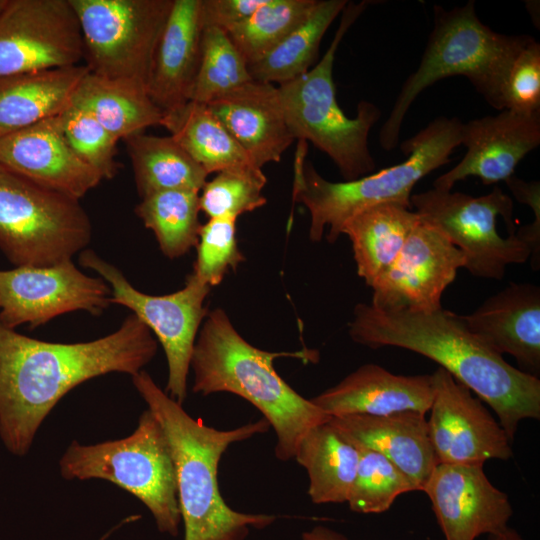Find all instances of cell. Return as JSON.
<instances>
[{"label":"cell","instance_id":"obj_1","mask_svg":"<svg viewBox=\"0 0 540 540\" xmlns=\"http://www.w3.org/2000/svg\"><path fill=\"white\" fill-rule=\"evenodd\" d=\"M158 343L132 313L104 337L48 342L0 322V439L16 455L28 453L42 422L76 386L118 372L134 375L156 355Z\"/></svg>","mask_w":540,"mask_h":540},{"label":"cell","instance_id":"obj_2","mask_svg":"<svg viewBox=\"0 0 540 540\" xmlns=\"http://www.w3.org/2000/svg\"><path fill=\"white\" fill-rule=\"evenodd\" d=\"M357 344L399 347L439 364L488 404L513 443L519 423L540 418V380L509 364L443 308L430 313L384 312L359 303L349 323Z\"/></svg>","mask_w":540,"mask_h":540},{"label":"cell","instance_id":"obj_3","mask_svg":"<svg viewBox=\"0 0 540 540\" xmlns=\"http://www.w3.org/2000/svg\"><path fill=\"white\" fill-rule=\"evenodd\" d=\"M132 383L167 436L176 472L184 540H245L250 528L269 526L276 516L238 512L227 505L218 486V465L227 448L270 428L262 419L218 430L194 419L144 370Z\"/></svg>","mask_w":540,"mask_h":540},{"label":"cell","instance_id":"obj_4","mask_svg":"<svg viewBox=\"0 0 540 540\" xmlns=\"http://www.w3.org/2000/svg\"><path fill=\"white\" fill-rule=\"evenodd\" d=\"M309 358L305 352H269L245 340L220 308L207 313L193 349L190 368L194 393L228 392L256 407L276 435L275 455L293 459L304 435L331 419L297 393L276 372V358Z\"/></svg>","mask_w":540,"mask_h":540},{"label":"cell","instance_id":"obj_5","mask_svg":"<svg viewBox=\"0 0 540 540\" xmlns=\"http://www.w3.org/2000/svg\"><path fill=\"white\" fill-rule=\"evenodd\" d=\"M457 117L440 116L401 144L406 159L351 181L331 182L311 162L305 161L306 142L299 141L294 164L293 199L310 214L309 238L336 242L343 225L356 214L379 204L397 202L411 207L416 183L433 170L449 163L461 145Z\"/></svg>","mask_w":540,"mask_h":540},{"label":"cell","instance_id":"obj_6","mask_svg":"<svg viewBox=\"0 0 540 540\" xmlns=\"http://www.w3.org/2000/svg\"><path fill=\"white\" fill-rule=\"evenodd\" d=\"M433 29L418 68L403 83L383 123L379 142L396 148L410 106L427 87L444 78L466 77L493 108L502 111L501 93L509 69L532 37L495 32L481 22L475 2L446 10L434 5Z\"/></svg>","mask_w":540,"mask_h":540},{"label":"cell","instance_id":"obj_7","mask_svg":"<svg viewBox=\"0 0 540 540\" xmlns=\"http://www.w3.org/2000/svg\"><path fill=\"white\" fill-rule=\"evenodd\" d=\"M368 3L348 2L334 38L320 61L306 73L278 86L286 122L294 139L310 141L327 154L344 181L371 174L376 168L368 136L381 112L373 103L362 100L358 103L356 116L348 117L338 104L333 80L339 44Z\"/></svg>","mask_w":540,"mask_h":540},{"label":"cell","instance_id":"obj_8","mask_svg":"<svg viewBox=\"0 0 540 540\" xmlns=\"http://www.w3.org/2000/svg\"><path fill=\"white\" fill-rule=\"evenodd\" d=\"M66 480L102 479L139 499L157 529L176 537L181 515L174 461L165 431L146 409L127 437L93 445L74 440L59 461Z\"/></svg>","mask_w":540,"mask_h":540},{"label":"cell","instance_id":"obj_9","mask_svg":"<svg viewBox=\"0 0 540 540\" xmlns=\"http://www.w3.org/2000/svg\"><path fill=\"white\" fill-rule=\"evenodd\" d=\"M91 238L92 224L80 200L0 164V249L15 267L72 260Z\"/></svg>","mask_w":540,"mask_h":540},{"label":"cell","instance_id":"obj_10","mask_svg":"<svg viewBox=\"0 0 540 540\" xmlns=\"http://www.w3.org/2000/svg\"><path fill=\"white\" fill-rule=\"evenodd\" d=\"M410 202L423 221L462 252L464 268L475 277L501 280L509 265L531 257V247L515 231L506 238L498 233L499 216L513 227L512 198L499 187L477 197L431 188L412 194Z\"/></svg>","mask_w":540,"mask_h":540},{"label":"cell","instance_id":"obj_11","mask_svg":"<svg viewBox=\"0 0 540 540\" xmlns=\"http://www.w3.org/2000/svg\"><path fill=\"white\" fill-rule=\"evenodd\" d=\"M89 72L146 87L173 0H70Z\"/></svg>","mask_w":540,"mask_h":540},{"label":"cell","instance_id":"obj_12","mask_svg":"<svg viewBox=\"0 0 540 540\" xmlns=\"http://www.w3.org/2000/svg\"><path fill=\"white\" fill-rule=\"evenodd\" d=\"M79 264L95 271L111 289V304L129 308L148 327L163 347L168 365L165 392L183 404L195 342L208 311L204 306L210 291L194 274L182 289L166 295H150L137 290L113 264L95 251L85 249Z\"/></svg>","mask_w":540,"mask_h":540},{"label":"cell","instance_id":"obj_13","mask_svg":"<svg viewBox=\"0 0 540 540\" xmlns=\"http://www.w3.org/2000/svg\"><path fill=\"white\" fill-rule=\"evenodd\" d=\"M83 43L70 0H9L0 15V77L80 65Z\"/></svg>","mask_w":540,"mask_h":540},{"label":"cell","instance_id":"obj_14","mask_svg":"<svg viewBox=\"0 0 540 540\" xmlns=\"http://www.w3.org/2000/svg\"><path fill=\"white\" fill-rule=\"evenodd\" d=\"M111 289L67 260L51 266L0 270V322L36 328L74 311L99 316L111 304Z\"/></svg>","mask_w":540,"mask_h":540},{"label":"cell","instance_id":"obj_15","mask_svg":"<svg viewBox=\"0 0 540 540\" xmlns=\"http://www.w3.org/2000/svg\"><path fill=\"white\" fill-rule=\"evenodd\" d=\"M464 267L462 252L420 218L396 259L372 285L370 304L384 312H434L442 308L443 292Z\"/></svg>","mask_w":540,"mask_h":540},{"label":"cell","instance_id":"obj_16","mask_svg":"<svg viewBox=\"0 0 540 540\" xmlns=\"http://www.w3.org/2000/svg\"><path fill=\"white\" fill-rule=\"evenodd\" d=\"M432 378L434 397L427 424L438 464L484 465L513 456L505 430L467 386L441 367Z\"/></svg>","mask_w":540,"mask_h":540},{"label":"cell","instance_id":"obj_17","mask_svg":"<svg viewBox=\"0 0 540 540\" xmlns=\"http://www.w3.org/2000/svg\"><path fill=\"white\" fill-rule=\"evenodd\" d=\"M422 491L445 540H475L509 527L513 515L509 497L490 482L483 465L439 463Z\"/></svg>","mask_w":540,"mask_h":540},{"label":"cell","instance_id":"obj_18","mask_svg":"<svg viewBox=\"0 0 540 540\" xmlns=\"http://www.w3.org/2000/svg\"><path fill=\"white\" fill-rule=\"evenodd\" d=\"M460 142L467 151L461 161L433 182V188L451 191L470 176L485 185L505 181L519 162L540 144V113L502 110L461 124Z\"/></svg>","mask_w":540,"mask_h":540},{"label":"cell","instance_id":"obj_19","mask_svg":"<svg viewBox=\"0 0 540 540\" xmlns=\"http://www.w3.org/2000/svg\"><path fill=\"white\" fill-rule=\"evenodd\" d=\"M0 164L38 185L77 200L103 180L69 147L59 114L0 138Z\"/></svg>","mask_w":540,"mask_h":540},{"label":"cell","instance_id":"obj_20","mask_svg":"<svg viewBox=\"0 0 540 540\" xmlns=\"http://www.w3.org/2000/svg\"><path fill=\"white\" fill-rule=\"evenodd\" d=\"M468 329L494 352L515 358L519 369L540 373V288L510 283L472 313L461 315Z\"/></svg>","mask_w":540,"mask_h":540},{"label":"cell","instance_id":"obj_21","mask_svg":"<svg viewBox=\"0 0 540 540\" xmlns=\"http://www.w3.org/2000/svg\"><path fill=\"white\" fill-rule=\"evenodd\" d=\"M433 397L432 374L398 375L368 363L310 400L330 417L384 416L405 411L425 415Z\"/></svg>","mask_w":540,"mask_h":540},{"label":"cell","instance_id":"obj_22","mask_svg":"<svg viewBox=\"0 0 540 540\" xmlns=\"http://www.w3.org/2000/svg\"><path fill=\"white\" fill-rule=\"evenodd\" d=\"M251 162L262 169L279 162L295 140L286 122L278 87L251 80L206 104Z\"/></svg>","mask_w":540,"mask_h":540},{"label":"cell","instance_id":"obj_23","mask_svg":"<svg viewBox=\"0 0 540 540\" xmlns=\"http://www.w3.org/2000/svg\"><path fill=\"white\" fill-rule=\"evenodd\" d=\"M202 32L201 0H173L146 84L149 97L163 113L189 101L201 58Z\"/></svg>","mask_w":540,"mask_h":540},{"label":"cell","instance_id":"obj_24","mask_svg":"<svg viewBox=\"0 0 540 540\" xmlns=\"http://www.w3.org/2000/svg\"><path fill=\"white\" fill-rule=\"evenodd\" d=\"M330 422L355 447L386 457L420 491L438 464L423 414L413 411L384 416L351 414L331 417Z\"/></svg>","mask_w":540,"mask_h":540},{"label":"cell","instance_id":"obj_25","mask_svg":"<svg viewBox=\"0 0 540 540\" xmlns=\"http://www.w3.org/2000/svg\"><path fill=\"white\" fill-rule=\"evenodd\" d=\"M88 72L80 64L0 77V138L62 113Z\"/></svg>","mask_w":540,"mask_h":540},{"label":"cell","instance_id":"obj_26","mask_svg":"<svg viewBox=\"0 0 540 540\" xmlns=\"http://www.w3.org/2000/svg\"><path fill=\"white\" fill-rule=\"evenodd\" d=\"M419 219L411 207L388 202L356 214L343 225L341 234L351 241L357 274L367 286L372 287L393 263Z\"/></svg>","mask_w":540,"mask_h":540},{"label":"cell","instance_id":"obj_27","mask_svg":"<svg viewBox=\"0 0 540 540\" xmlns=\"http://www.w3.org/2000/svg\"><path fill=\"white\" fill-rule=\"evenodd\" d=\"M72 104L88 110L119 141L161 126L163 118L145 86L90 72L79 83Z\"/></svg>","mask_w":540,"mask_h":540},{"label":"cell","instance_id":"obj_28","mask_svg":"<svg viewBox=\"0 0 540 540\" xmlns=\"http://www.w3.org/2000/svg\"><path fill=\"white\" fill-rule=\"evenodd\" d=\"M359 450L329 421L312 427L294 458L306 470L314 504L346 503L356 475Z\"/></svg>","mask_w":540,"mask_h":540},{"label":"cell","instance_id":"obj_29","mask_svg":"<svg viewBox=\"0 0 540 540\" xmlns=\"http://www.w3.org/2000/svg\"><path fill=\"white\" fill-rule=\"evenodd\" d=\"M141 199L169 190L200 192L208 173L171 137L145 132L124 140Z\"/></svg>","mask_w":540,"mask_h":540},{"label":"cell","instance_id":"obj_30","mask_svg":"<svg viewBox=\"0 0 540 540\" xmlns=\"http://www.w3.org/2000/svg\"><path fill=\"white\" fill-rule=\"evenodd\" d=\"M161 126L208 173L254 165L206 104L188 101L163 113Z\"/></svg>","mask_w":540,"mask_h":540},{"label":"cell","instance_id":"obj_31","mask_svg":"<svg viewBox=\"0 0 540 540\" xmlns=\"http://www.w3.org/2000/svg\"><path fill=\"white\" fill-rule=\"evenodd\" d=\"M348 1L317 0L308 18L259 61L249 64L252 80L283 84L306 73L317 60L321 40Z\"/></svg>","mask_w":540,"mask_h":540},{"label":"cell","instance_id":"obj_32","mask_svg":"<svg viewBox=\"0 0 540 540\" xmlns=\"http://www.w3.org/2000/svg\"><path fill=\"white\" fill-rule=\"evenodd\" d=\"M199 192L162 191L141 199L136 215L150 229L161 252L170 259L179 258L196 247L199 222Z\"/></svg>","mask_w":540,"mask_h":540},{"label":"cell","instance_id":"obj_33","mask_svg":"<svg viewBox=\"0 0 540 540\" xmlns=\"http://www.w3.org/2000/svg\"><path fill=\"white\" fill-rule=\"evenodd\" d=\"M317 0H265L226 32L247 65L266 56L311 14Z\"/></svg>","mask_w":540,"mask_h":540},{"label":"cell","instance_id":"obj_34","mask_svg":"<svg viewBox=\"0 0 540 540\" xmlns=\"http://www.w3.org/2000/svg\"><path fill=\"white\" fill-rule=\"evenodd\" d=\"M248 65L218 27H203L201 58L189 101L207 104L251 81Z\"/></svg>","mask_w":540,"mask_h":540},{"label":"cell","instance_id":"obj_35","mask_svg":"<svg viewBox=\"0 0 540 540\" xmlns=\"http://www.w3.org/2000/svg\"><path fill=\"white\" fill-rule=\"evenodd\" d=\"M357 449L358 467L346 502L351 511L383 513L398 496L418 491L414 482L386 457L369 449Z\"/></svg>","mask_w":540,"mask_h":540},{"label":"cell","instance_id":"obj_36","mask_svg":"<svg viewBox=\"0 0 540 540\" xmlns=\"http://www.w3.org/2000/svg\"><path fill=\"white\" fill-rule=\"evenodd\" d=\"M267 178L255 165L237 166L217 172L199 192V207L209 219L238 218L266 204L262 191Z\"/></svg>","mask_w":540,"mask_h":540},{"label":"cell","instance_id":"obj_37","mask_svg":"<svg viewBox=\"0 0 540 540\" xmlns=\"http://www.w3.org/2000/svg\"><path fill=\"white\" fill-rule=\"evenodd\" d=\"M59 116L65 140L76 156L102 179H113L120 169L119 140L82 107L71 104Z\"/></svg>","mask_w":540,"mask_h":540},{"label":"cell","instance_id":"obj_38","mask_svg":"<svg viewBox=\"0 0 540 540\" xmlns=\"http://www.w3.org/2000/svg\"><path fill=\"white\" fill-rule=\"evenodd\" d=\"M236 220L212 218L201 224L192 274L209 287L221 283L230 269L236 270L245 260L237 243Z\"/></svg>","mask_w":540,"mask_h":540},{"label":"cell","instance_id":"obj_39","mask_svg":"<svg viewBox=\"0 0 540 540\" xmlns=\"http://www.w3.org/2000/svg\"><path fill=\"white\" fill-rule=\"evenodd\" d=\"M502 110L540 113V44L531 39L513 61L501 93Z\"/></svg>","mask_w":540,"mask_h":540},{"label":"cell","instance_id":"obj_40","mask_svg":"<svg viewBox=\"0 0 540 540\" xmlns=\"http://www.w3.org/2000/svg\"><path fill=\"white\" fill-rule=\"evenodd\" d=\"M265 0H201L203 27L225 31L247 19Z\"/></svg>","mask_w":540,"mask_h":540},{"label":"cell","instance_id":"obj_41","mask_svg":"<svg viewBox=\"0 0 540 540\" xmlns=\"http://www.w3.org/2000/svg\"><path fill=\"white\" fill-rule=\"evenodd\" d=\"M505 183L514 198L533 211V222L540 224V182L535 180L527 182L512 175Z\"/></svg>","mask_w":540,"mask_h":540},{"label":"cell","instance_id":"obj_42","mask_svg":"<svg viewBox=\"0 0 540 540\" xmlns=\"http://www.w3.org/2000/svg\"><path fill=\"white\" fill-rule=\"evenodd\" d=\"M302 540H348V538L329 527L318 525L305 531Z\"/></svg>","mask_w":540,"mask_h":540},{"label":"cell","instance_id":"obj_43","mask_svg":"<svg viewBox=\"0 0 540 540\" xmlns=\"http://www.w3.org/2000/svg\"><path fill=\"white\" fill-rule=\"evenodd\" d=\"M487 540H524L521 535L513 528L508 527L498 534H490Z\"/></svg>","mask_w":540,"mask_h":540},{"label":"cell","instance_id":"obj_44","mask_svg":"<svg viewBox=\"0 0 540 540\" xmlns=\"http://www.w3.org/2000/svg\"><path fill=\"white\" fill-rule=\"evenodd\" d=\"M9 0H0V15L1 13L3 12V10L5 9L7 3H8Z\"/></svg>","mask_w":540,"mask_h":540},{"label":"cell","instance_id":"obj_45","mask_svg":"<svg viewBox=\"0 0 540 540\" xmlns=\"http://www.w3.org/2000/svg\"><path fill=\"white\" fill-rule=\"evenodd\" d=\"M99 540H104L102 537Z\"/></svg>","mask_w":540,"mask_h":540}]
</instances>
